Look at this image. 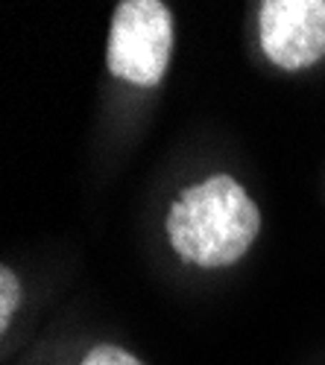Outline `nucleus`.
<instances>
[{"label": "nucleus", "mask_w": 325, "mask_h": 365, "mask_svg": "<svg viewBox=\"0 0 325 365\" xmlns=\"http://www.w3.org/2000/svg\"><path fill=\"white\" fill-rule=\"evenodd\" d=\"M261 225V205L231 173L188 181L170 196L161 220L176 260L202 272L238 266L255 249Z\"/></svg>", "instance_id": "f257e3e1"}, {"label": "nucleus", "mask_w": 325, "mask_h": 365, "mask_svg": "<svg viewBox=\"0 0 325 365\" xmlns=\"http://www.w3.org/2000/svg\"><path fill=\"white\" fill-rule=\"evenodd\" d=\"M21 307H24V281L9 263H4L0 266V333L4 336L12 333Z\"/></svg>", "instance_id": "20e7f679"}, {"label": "nucleus", "mask_w": 325, "mask_h": 365, "mask_svg": "<svg viewBox=\"0 0 325 365\" xmlns=\"http://www.w3.org/2000/svg\"><path fill=\"white\" fill-rule=\"evenodd\" d=\"M255 44L281 73H302L325 58V0L255 4Z\"/></svg>", "instance_id": "7ed1b4c3"}, {"label": "nucleus", "mask_w": 325, "mask_h": 365, "mask_svg": "<svg viewBox=\"0 0 325 365\" xmlns=\"http://www.w3.org/2000/svg\"><path fill=\"white\" fill-rule=\"evenodd\" d=\"M76 365H146V362L135 351H129L124 345L100 339V342H91L79 354Z\"/></svg>", "instance_id": "39448f33"}, {"label": "nucleus", "mask_w": 325, "mask_h": 365, "mask_svg": "<svg viewBox=\"0 0 325 365\" xmlns=\"http://www.w3.org/2000/svg\"><path fill=\"white\" fill-rule=\"evenodd\" d=\"M176 53V15L164 0L114 4L106 36V73L135 91L161 88Z\"/></svg>", "instance_id": "f03ea898"}]
</instances>
